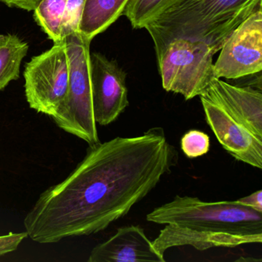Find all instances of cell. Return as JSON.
Returning a JSON list of instances; mask_svg holds the SVG:
<instances>
[{
    "label": "cell",
    "mask_w": 262,
    "mask_h": 262,
    "mask_svg": "<svg viewBox=\"0 0 262 262\" xmlns=\"http://www.w3.org/2000/svg\"><path fill=\"white\" fill-rule=\"evenodd\" d=\"M178 158L160 127L90 145L68 177L39 195L25 231L39 244L100 232L151 192Z\"/></svg>",
    "instance_id": "cell-1"
},
{
    "label": "cell",
    "mask_w": 262,
    "mask_h": 262,
    "mask_svg": "<svg viewBox=\"0 0 262 262\" xmlns=\"http://www.w3.org/2000/svg\"><path fill=\"white\" fill-rule=\"evenodd\" d=\"M262 0H172L145 28L156 56L174 39L205 42L213 55L231 33L261 7Z\"/></svg>",
    "instance_id": "cell-2"
},
{
    "label": "cell",
    "mask_w": 262,
    "mask_h": 262,
    "mask_svg": "<svg viewBox=\"0 0 262 262\" xmlns=\"http://www.w3.org/2000/svg\"><path fill=\"white\" fill-rule=\"evenodd\" d=\"M146 220L193 231L262 235V211L237 200L208 202L196 197L176 195L148 213Z\"/></svg>",
    "instance_id": "cell-3"
},
{
    "label": "cell",
    "mask_w": 262,
    "mask_h": 262,
    "mask_svg": "<svg viewBox=\"0 0 262 262\" xmlns=\"http://www.w3.org/2000/svg\"><path fill=\"white\" fill-rule=\"evenodd\" d=\"M69 62L70 82L67 97L52 117L67 133L85 141L89 145L100 142L93 113L90 75L91 41L79 32L64 39Z\"/></svg>",
    "instance_id": "cell-4"
},
{
    "label": "cell",
    "mask_w": 262,
    "mask_h": 262,
    "mask_svg": "<svg viewBox=\"0 0 262 262\" xmlns=\"http://www.w3.org/2000/svg\"><path fill=\"white\" fill-rule=\"evenodd\" d=\"M213 56L201 41H170L157 56L164 90L182 95L185 100L203 95L215 79Z\"/></svg>",
    "instance_id": "cell-5"
},
{
    "label": "cell",
    "mask_w": 262,
    "mask_h": 262,
    "mask_svg": "<svg viewBox=\"0 0 262 262\" xmlns=\"http://www.w3.org/2000/svg\"><path fill=\"white\" fill-rule=\"evenodd\" d=\"M70 71L64 41L34 56L24 73L26 97L30 108L53 117L67 97Z\"/></svg>",
    "instance_id": "cell-6"
},
{
    "label": "cell",
    "mask_w": 262,
    "mask_h": 262,
    "mask_svg": "<svg viewBox=\"0 0 262 262\" xmlns=\"http://www.w3.org/2000/svg\"><path fill=\"white\" fill-rule=\"evenodd\" d=\"M261 70L262 7L227 38L214 63V74L216 79H237Z\"/></svg>",
    "instance_id": "cell-7"
},
{
    "label": "cell",
    "mask_w": 262,
    "mask_h": 262,
    "mask_svg": "<svg viewBox=\"0 0 262 262\" xmlns=\"http://www.w3.org/2000/svg\"><path fill=\"white\" fill-rule=\"evenodd\" d=\"M207 123L224 149L236 160L262 168V138L211 98L199 96Z\"/></svg>",
    "instance_id": "cell-8"
},
{
    "label": "cell",
    "mask_w": 262,
    "mask_h": 262,
    "mask_svg": "<svg viewBox=\"0 0 262 262\" xmlns=\"http://www.w3.org/2000/svg\"><path fill=\"white\" fill-rule=\"evenodd\" d=\"M92 99L96 123L115 122L129 105L127 74L116 60L102 53H90Z\"/></svg>",
    "instance_id": "cell-9"
},
{
    "label": "cell",
    "mask_w": 262,
    "mask_h": 262,
    "mask_svg": "<svg viewBox=\"0 0 262 262\" xmlns=\"http://www.w3.org/2000/svg\"><path fill=\"white\" fill-rule=\"evenodd\" d=\"M88 262H165L164 254L153 246L143 228L129 225L93 248Z\"/></svg>",
    "instance_id": "cell-10"
},
{
    "label": "cell",
    "mask_w": 262,
    "mask_h": 262,
    "mask_svg": "<svg viewBox=\"0 0 262 262\" xmlns=\"http://www.w3.org/2000/svg\"><path fill=\"white\" fill-rule=\"evenodd\" d=\"M203 95L217 101L262 138V93L260 89L231 85L214 79Z\"/></svg>",
    "instance_id": "cell-11"
},
{
    "label": "cell",
    "mask_w": 262,
    "mask_h": 262,
    "mask_svg": "<svg viewBox=\"0 0 262 262\" xmlns=\"http://www.w3.org/2000/svg\"><path fill=\"white\" fill-rule=\"evenodd\" d=\"M261 242L262 235H239L193 231L171 224L165 225L159 236L152 241L153 246L162 254H165L168 248L185 245H190L202 251L215 247L234 248L245 244Z\"/></svg>",
    "instance_id": "cell-12"
},
{
    "label": "cell",
    "mask_w": 262,
    "mask_h": 262,
    "mask_svg": "<svg viewBox=\"0 0 262 262\" xmlns=\"http://www.w3.org/2000/svg\"><path fill=\"white\" fill-rule=\"evenodd\" d=\"M128 0H85L79 33L91 41L123 13Z\"/></svg>",
    "instance_id": "cell-13"
},
{
    "label": "cell",
    "mask_w": 262,
    "mask_h": 262,
    "mask_svg": "<svg viewBox=\"0 0 262 262\" xmlns=\"http://www.w3.org/2000/svg\"><path fill=\"white\" fill-rule=\"evenodd\" d=\"M28 50V43L16 35L0 36V91L19 79L21 63Z\"/></svg>",
    "instance_id": "cell-14"
},
{
    "label": "cell",
    "mask_w": 262,
    "mask_h": 262,
    "mask_svg": "<svg viewBox=\"0 0 262 262\" xmlns=\"http://www.w3.org/2000/svg\"><path fill=\"white\" fill-rule=\"evenodd\" d=\"M67 0H42L35 9L34 18L38 25L54 43L63 42L62 24Z\"/></svg>",
    "instance_id": "cell-15"
},
{
    "label": "cell",
    "mask_w": 262,
    "mask_h": 262,
    "mask_svg": "<svg viewBox=\"0 0 262 262\" xmlns=\"http://www.w3.org/2000/svg\"><path fill=\"white\" fill-rule=\"evenodd\" d=\"M172 0H128L122 15L134 29H143Z\"/></svg>",
    "instance_id": "cell-16"
},
{
    "label": "cell",
    "mask_w": 262,
    "mask_h": 262,
    "mask_svg": "<svg viewBox=\"0 0 262 262\" xmlns=\"http://www.w3.org/2000/svg\"><path fill=\"white\" fill-rule=\"evenodd\" d=\"M210 148V137L204 132L190 130L181 139V149L188 159L207 154Z\"/></svg>",
    "instance_id": "cell-17"
},
{
    "label": "cell",
    "mask_w": 262,
    "mask_h": 262,
    "mask_svg": "<svg viewBox=\"0 0 262 262\" xmlns=\"http://www.w3.org/2000/svg\"><path fill=\"white\" fill-rule=\"evenodd\" d=\"M85 0H67L62 24V39L79 32Z\"/></svg>",
    "instance_id": "cell-18"
},
{
    "label": "cell",
    "mask_w": 262,
    "mask_h": 262,
    "mask_svg": "<svg viewBox=\"0 0 262 262\" xmlns=\"http://www.w3.org/2000/svg\"><path fill=\"white\" fill-rule=\"evenodd\" d=\"M28 237L27 232L13 233L0 236V257L17 250L23 241Z\"/></svg>",
    "instance_id": "cell-19"
},
{
    "label": "cell",
    "mask_w": 262,
    "mask_h": 262,
    "mask_svg": "<svg viewBox=\"0 0 262 262\" xmlns=\"http://www.w3.org/2000/svg\"><path fill=\"white\" fill-rule=\"evenodd\" d=\"M42 0H0V3L10 7L22 9L27 11H33Z\"/></svg>",
    "instance_id": "cell-20"
},
{
    "label": "cell",
    "mask_w": 262,
    "mask_h": 262,
    "mask_svg": "<svg viewBox=\"0 0 262 262\" xmlns=\"http://www.w3.org/2000/svg\"><path fill=\"white\" fill-rule=\"evenodd\" d=\"M237 202L247 206L251 207L254 209L259 211H262V191L261 190L254 191L252 194L237 199Z\"/></svg>",
    "instance_id": "cell-21"
}]
</instances>
